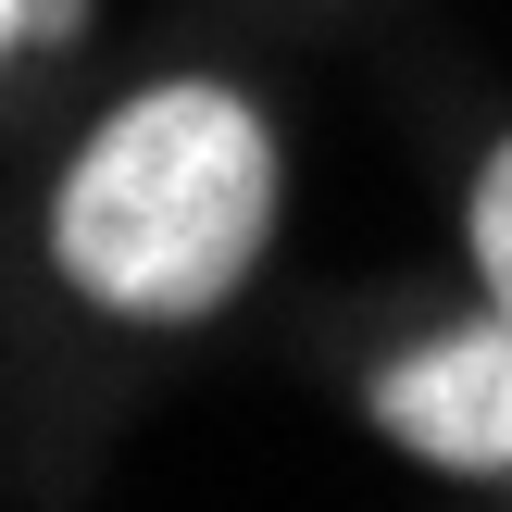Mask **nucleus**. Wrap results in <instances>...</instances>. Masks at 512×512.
<instances>
[{
	"instance_id": "2",
	"label": "nucleus",
	"mask_w": 512,
	"mask_h": 512,
	"mask_svg": "<svg viewBox=\"0 0 512 512\" xmlns=\"http://www.w3.org/2000/svg\"><path fill=\"white\" fill-rule=\"evenodd\" d=\"M363 425L438 488H512V313L413 325L363 363Z\"/></svg>"
},
{
	"instance_id": "3",
	"label": "nucleus",
	"mask_w": 512,
	"mask_h": 512,
	"mask_svg": "<svg viewBox=\"0 0 512 512\" xmlns=\"http://www.w3.org/2000/svg\"><path fill=\"white\" fill-rule=\"evenodd\" d=\"M463 275L488 313H512V125H488V150L463 163Z\"/></svg>"
},
{
	"instance_id": "1",
	"label": "nucleus",
	"mask_w": 512,
	"mask_h": 512,
	"mask_svg": "<svg viewBox=\"0 0 512 512\" xmlns=\"http://www.w3.org/2000/svg\"><path fill=\"white\" fill-rule=\"evenodd\" d=\"M288 238V138L275 100L225 63H163L75 125L38 200V263L88 325L188 338L263 288Z\"/></svg>"
},
{
	"instance_id": "4",
	"label": "nucleus",
	"mask_w": 512,
	"mask_h": 512,
	"mask_svg": "<svg viewBox=\"0 0 512 512\" xmlns=\"http://www.w3.org/2000/svg\"><path fill=\"white\" fill-rule=\"evenodd\" d=\"M75 25H88V0H0V75L38 63V50H63Z\"/></svg>"
}]
</instances>
